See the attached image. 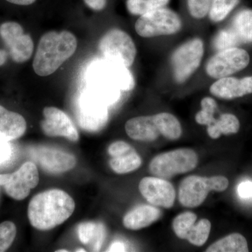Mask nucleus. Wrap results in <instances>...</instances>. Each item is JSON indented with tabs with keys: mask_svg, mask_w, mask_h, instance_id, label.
<instances>
[{
	"mask_svg": "<svg viewBox=\"0 0 252 252\" xmlns=\"http://www.w3.org/2000/svg\"><path fill=\"white\" fill-rule=\"evenodd\" d=\"M8 59V53L5 50L0 49V66L5 64Z\"/></svg>",
	"mask_w": 252,
	"mask_h": 252,
	"instance_id": "obj_40",
	"label": "nucleus"
},
{
	"mask_svg": "<svg viewBox=\"0 0 252 252\" xmlns=\"http://www.w3.org/2000/svg\"><path fill=\"white\" fill-rule=\"evenodd\" d=\"M78 235L81 243L90 245L93 252H99L106 238L103 223L85 222L78 227Z\"/></svg>",
	"mask_w": 252,
	"mask_h": 252,
	"instance_id": "obj_20",
	"label": "nucleus"
},
{
	"mask_svg": "<svg viewBox=\"0 0 252 252\" xmlns=\"http://www.w3.org/2000/svg\"><path fill=\"white\" fill-rule=\"evenodd\" d=\"M142 165V158L132 147L125 153L112 157L109 165L117 174H126L137 170Z\"/></svg>",
	"mask_w": 252,
	"mask_h": 252,
	"instance_id": "obj_22",
	"label": "nucleus"
},
{
	"mask_svg": "<svg viewBox=\"0 0 252 252\" xmlns=\"http://www.w3.org/2000/svg\"><path fill=\"white\" fill-rule=\"evenodd\" d=\"M57 252H67V250H58V251H56Z\"/></svg>",
	"mask_w": 252,
	"mask_h": 252,
	"instance_id": "obj_42",
	"label": "nucleus"
},
{
	"mask_svg": "<svg viewBox=\"0 0 252 252\" xmlns=\"http://www.w3.org/2000/svg\"><path fill=\"white\" fill-rule=\"evenodd\" d=\"M207 252H248L246 238L240 233H232L217 240L207 249Z\"/></svg>",
	"mask_w": 252,
	"mask_h": 252,
	"instance_id": "obj_25",
	"label": "nucleus"
},
{
	"mask_svg": "<svg viewBox=\"0 0 252 252\" xmlns=\"http://www.w3.org/2000/svg\"><path fill=\"white\" fill-rule=\"evenodd\" d=\"M198 162L197 154L190 149H178L158 154L149 164V171L155 177L171 178L192 171Z\"/></svg>",
	"mask_w": 252,
	"mask_h": 252,
	"instance_id": "obj_4",
	"label": "nucleus"
},
{
	"mask_svg": "<svg viewBox=\"0 0 252 252\" xmlns=\"http://www.w3.org/2000/svg\"><path fill=\"white\" fill-rule=\"evenodd\" d=\"M140 193L154 206L171 208L175 203L176 193L171 183L158 177H144L139 185Z\"/></svg>",
	"mask_w": 252,
	"mask_h": 252,
	"instance_id": "obj_15",
	"label": "nucleus"
},
{
	"mask_svg": "<svg viewBox=\"0 0 252 252\" xmlns=\"http://www.w3.org/2000/svg\"><path fill=\"white\" fill-rule=\"evenodd\" d=\"M204 43L200 38L190 39L175 50L171 58L173 77L183 84L198 69L204 56Z\"/></svg>",
	"mask_w": 252,
	"mask_h": 252,
	"instance_id": "obj_8",
	"label": "nucleus"
},
{
	"mask_svg": "<svg viewBox=\"0 0 252 252\" xmlns=\"http://www.w3.org/2000/svg\"><path fill=\"white\" fill-rule=\"evenodd\" d=\"M107 107L89 91L81 93L74 104V112L79 126L88 132L102 130L109 119Z\"/></svg>",
	"mask_w": 252,
	"mask_h": 252,
	"instance_id": "obj_9",
	"label": "nucleus"
},
{
	"mask_svg": "<svg viewBox=\"0 0 252 252\" xmlns=\"http://www.w3.org/2000/svg\"><path fill=\"white\" fill-rule=\"evenodd\" d=\"M14 154L12 145L7 142H0V165H5L11 160Z\"/></svg>",
	"mask_w": 252,
	"mask_h": 252,
	"instance_id": "obj_34",
	"label": "nucleus"
},
{
	"mask_svg": "<svg viewBox=\"0 0 252 252\" xmlns=\"http://www.w3.org/2000/svg\"><path fill=\"white\" fill-rule=\"evenodd\" d=\"M153 117L160 135L170 140L180 138L182 133V126L175 116L170 113L162 112Z\"/></svg>",
	"mask_w": 252,
	"mask_h": 252,
	"instance_id": "obj_23",
	"label": "nucleus"
},
{
	"mask_svg": "<svg viewBox=\"0 0 252 252\" xmlns=\"http://www.w3.org/2000/svg\"><path fill=\"white\" fill-rule=\"evenodd\" d=\"M182 22L177 13L167 8H160L142 15L135 25L136 32L144 38L177 34Z\"/></svg>",
	"mask_w": 252,
	"mask_h": 252,
	"instance_id": "obj_6",
	"label": "nucleus"
},
{
	"mask_svg": "<svg viewBox=\"0 0 252 252\" xmlns=\"http://www.w3.org/2000/svg\"><path fill=\"white\" fill-rule=\"evenodd\" d=\"M211 226V222L206 219L199 220L190 228L186 239L195 246H203L209 238Z\"/></svg>",
	"mask_w": 252,
	"mask_h": 252,
	"instance_id": "obj_27",
	"label": "nucleus"
},
{
	"mask_svg": "<svg viewBox=\"0 0 252 252\" xmlns=\"http://www.w3.org/2000/svg\"><path fill=\"white\" fill-rule=\"evenodd\" d=\"M212 94L218 98L233 99L252 94V76L242 79L227 77L217 79L210 88Z\"/></svg>",
	"mask_w": 252,
	"mask_h": 252,
	"instance_id": "obj_16",
	"label": "nucleus"
},
{
	"mask_svg": "<svg viewBox=\"0 0 252 252\" xmlns=\"http://www.w3.org/2000/svg\"><path fill=\"white\" fill-rule=\"evenodd\" d=\"M16 235V227L13 222L0 223V252L6 251L12 245Z\"/></svg>",
	"mask_w": 252,
	"mask_h": 252,
	"instance_id": "obj_31",
	"label": "nucleus"
},
{
	"mask_svg": "<svg viewBox=\"0 0 252 252\" xmlns=\"http://www.w3.org/2000/svg\"><path fill=\"white\" fill-rule=\"evenodd\" d=\"M74 209L75 203L69 194L60 189H51L32 199L28 206V219L36 229L51 230L72 216Z\"/></svg>",
	"mask_w": 252,
	"mask_h": 252,
	"instance_id": "obj_2",
	"label": "nucleus"
},
{
	"mask_svg": "<svg viewBox=\"0 0 252 252\" xmlns=\"http://www.w3.org/2000/svg\"><path fill=\"white\" fill-rule=\"evenodd\" d=\"M77 48V38L70 32H48L38 44L32 64L34 72L40 77L51 75L74 55Z\"/></svg>",
	"mask_w": 252,
	"mask_h": 252,
	"instance_id": "obj_3",
	"label": "nucleus"
},
{
	"mask_svg": "<svg viewBox=\"0 0 252 252\" xmlns=\"http://www.w3.org/2000/svg\"><path fill=\"white\" fill-rule=\"evenodd\" d=\"M230 29L240 43H252V9H245L239 11L232 21Z\"/></svg>",
	"mask_w": 252,
	"mask_h": 252,
	"instance_id": "obj_24",
	"label": "nucleus"
},
{
	"mask_svg": "<svg viewBox=\"0 0 252 252\" xmlns=\"http://www.w3.org/2000/svg\"><path fill=\"white\" fill-rule=\"evenodd\" d=\"M126 6L127 11L134 16H142L149 12L147 0H127Z\"/></svg>",
	"mask_w": 252,
	"mask_h": 252,
	"instance_id": "obj_33",
	"label": "nucleus"
},
{
	"mask_svg": "<svg viewBox=\"0 0 252 252\" xmlns=\"http://www.w3.org/2000/svg\"><path fill=\"white\" fill-rule=\"evenodd\" d=\"M125 129L130 138L142 142H153L160 135L153 116L132 118L126 122Z\"/></svg>",
	"mask_w": 252,
	"mask_h": 252,
	"instance_id": "obj_18",
	"label": "nucleus"
},
{
	"mask_svg": "<svg viewBox=\"0 0 252 252\" xmlns=\"http://www.w3.org/2000/svg\"><path fill=\"white\" fill-rule=\"evenodd\" d=\"M88 85L86 91L108 107L118 102L121 91L132 90L135 81L127 67L105 60L93 64Z\"/></svg>",
	"mask_w": 252,
	"mask_h": 252,
	"instance_id": "obj_1",
	"label": "nucleus"
},
{
	"mask_svg": "<svg viewBox=\"0 0 252 252\" xmlns=\"http://www.w3.org/2000/svg\"><path fill=\"white\" fill-rule=\"evenodd\" d=\"M240 44L238 38L230 28L220 31L213 41L214 47L219 51L228 48L236 47Z\"/></svg>",
	"mask_w": 252,
	"mask_h": 252,
	"instance_id": "obj_30",
	"label": "nucleus"
},
{
	"mask_svg": "<svg viewBox=\"0 0 252 252\" xmlns=\"http://www.w3.org/2000/svg\"><path fill=\"white\" fill-rule=\"evenodd\" d=\"M239 119L234 114H223L220 119H215L213 122L207 126V133L212 139L220 138V135H229L235 134L240 130Z\"/></svg>",
	"mask_w": 252,
	"mask_h": 252,
	"instance_id": "obj_21",
	"label": "nucleus"
},
{
	"mask_svg": "<svg viewBox=\"0 0 252 252\" xmlns=\"http://www.w3.org/2000/svg\"><path fill=\"white\" fill-rule=\"evenodd\" d=\"M147 1H148L149 11L165 7L170 2V0H147Z\"/></svg>",
	"mask_w": 252,
	"mask_h": 252,
	"instance_id": "obj_37",
	"label": "nucleus"
},
{
	"mask_svg": "<svg viewBox=\"0 0 252 252\" xmlns=\"http://www.w3.org/2000/svg\"><path fill=\"white\" fill-rule=\"evenodd\" d=\"M11 4L20 5V6H29L34 4L36 0H6Z\"/></svg>",
	"mask_w": 252,
	"mask_h": 252,
	"instance_id": "obj_39",
	"label": "nucleus"
},
{
	"mask_svg": "<svg viewBox=\"0 0 252 252\" xmlns=\"http://www.w3.org/2000/svg\"><path fill=\"white\" fill-rule=\"evenodd\" d=\"M248 51L238 47L221 50L207 61L205 71L209 77L219 79L230 77L243 70L250 64Z\"/></svg>",
	"mask_w": 252,
	"mask_h": 252,
	"instance_id": "obj_10",
	"label": "nucleus"
},
{
	"mask_svg": "<svg viewBox=\"0 0 252 252\" xmlns=\"http://www.w3.org/2000/svg\"><path fill=\"white\" fill-rule=\"evenodd\" d=\"M41 122L43 132L49 137H63L71 142L79 140V132L70 118L56 107H45Z\"/></svg>",
	"mask_w": 252,
	"mask_h": 252,
	"instance_id": "obj_14",
	"label": "nucleus"
},
{
	"mask_svg": "<svg viewBox=\"0 0 252 252\" xmlns=\"http://www.w3.org/2000/svg\"><path fill=\"white\" fill-rule=\"evenodd\" d=\"M217 109L216 101L210 97H204L201 101V110L195 115V121L200 125L208 126L215 121L214 114Z\"/></svg>",
	"mask_w": 252,
	"mask_h": 252,
	"instance_id": "obj_29",
	"label": "nucleus"
},
{
	"mask_svg": "<svg viewBox=\"0 0 252 252\" xmlns=\"http://www.w3.org/2000/svg\"><path fill=\"white\" fill-rule=\"evenodd\" d=\"M212 0H187L189 14L195 19L206 17L210 11Z\"/></svg>",
	"mask_w": 252,
	"mask_h": 252,
	"instance_id": "obj_32",
	"label": "nucleus"
},
{
	"mask_svg": "<svg viewBox=\"0 0 252 252\" xmlns=\"http://www.w3.org/2000/svg\"><path fill=\"white\" fill-rule=\"evenodd\" d=\"M98 48L106 61L127 68L133 64L137 55L131 36L119 29L107 32L99 40Z\"/></svg>",
	"mask_w": 252,
	"mask_h": 252,
	"instance_id": "obj_7",
	"label": "nucleus"
},
{
	"mask_svg": "<svg viewBox=\"0 0 252 252\" xmlns=\"http://www.w3.org/2000/svg\"><path fill=\"white\" fill-rule=\"evenodd\" d=\"M196 220V215L191 212H184L176 217L172 222V228L176 235L179 238L185 240Z\"/></svg>",
	"mask_w": 252,
	"mask_h": 252,
	"instance_id": "obj_28",
	"label": "nucleus"
},
{
	"mask_svg": "<svg viewBox=\"0 0 252 252\" xmlns=\"http://www.w3.org/2000/svg\"><path fill=\"white\" fill-rule=\"evenodd\" d=\"M26 129L27 124L22 115L0 105V142L19 138L24 135Z\"/></svg>",
	"mask_w": 252,
	"mask_h": 252,
	"instance_id": "obj_17",
	"label": "nucleus"
},
{
	"mask_svg": "<svg viewBox=\"0 0 252 252\" xmlns=\"http://www.w3.org/2000/svg\"><path fill=\"white\" fill-rule=\"evenodd\" d=\"M160 215L161 212L157 207L152 205H140L126 214L123 223L127 229L140 230L157 221Z\"/></svg>",
	"mask_w": 252,
	"mask_h": 252,
	"instance_id": "obj_19",
	"label": "nucleus"
},
{
	"mask_svg": "<svg viewBox=\"0 0 252 252\" xmlns=\"http://www.w3.org/2000/svg\"><path fill=\"white\" fill-rule=\"evenodd\" d=\"M37 167L32 162H26L11 174L0 175V186L4 187L9 196L16 200L27 198L32 189L39 183Z\"/></svg>",
	"mask_w": 252,
	"mask_h": 252,
	"instance_id": "obj_11",
	"label": "nucleus"
},
{
	"mask_svg": "<svg viewBox=\"0 0 252 252\" xmlns=\"http://www.w3.org/2000/svg\"><path fill=\"white\" fill-rule=\"evenodd\" d=\"M31 157L46 171L61 174L75 167L77 159L72 154L61 149L37 146L30 149Z\"/></svg>",
	"mask_w": 252,
	"mask_h": 252,
	"instance_id": "obj_13",
	"label": "nucleus"
},
{
	"mask_svg": "<svg viewBox=\"0 0 252 252\" xmlns=\"http://www.w3.org/2000/svg\"><path fill=\"white\" fill-rule=\"evenodd\" d=\"M240 0H212L208 15L212 22L223 21L235 9Z\"/></svg>",
	"mask_w": 252,
	"mask_h": 252,
	"instance_id": "obj_26",
	"label": "nucleus"
},
{
	"mask_svg": "<svg viewBox=\"0 0 252 252\" xmlns=\"http://www.w3.org/2000/svg\"><path fill=\"white\" fill-rule=\"evenodd\" d=\"M126 247L124 244L121 242H115L109 246L107 252H125Z\"/></svg>",
	"mask_w": 252,
	"mask_h": 252,
	"instance_id": "obj_38",
	"label": "nucleus"
},
{
	"mask_svg": "<svg viewBox=\"0 0 252 252\" xmlns=\"http://www.w3.org/2000/svg\"><path fill=\"white\" fill-rule=\"evenodd\" d=\"M85 4L94 11H102L107 6V0H84Z\"/></svg>",
	"mask_w": 252,
	"mask_h": 252,
	"instance_id": "obj_36",
	"label": "nucleus"
},
{
	"mask_svg": "<svg viewBox=\"0 0 252 252\" xmlns=\"http://www.w3.org/2000/svg\"><path fill=\"white\" fill-rule=\"evenodd\" d=\"M0 36L7 46L10 56L14 62L23 63L31 59L34 43L29 34H25L19 23H2L0 26Z\"/></svg>",
	"mask_w": 252,
	"mask_h": 252,
	"instance_id": "obj_12",
	"label": "nucleus"
},
{
	"mask_svg": "<svg viewBox=\"0 0 252 252\" xmlns=\"http://www.w3.org/2000/svg\"><path fill=\"white\" fill-rule=\"evenodd\" d=\"M229 182L223 176L204 177L192 175L182 181L179 189V200L183 206L194 208L202 205L208 195L209 192L224 191Z\"/></svg>",
	"mask_w": 252,
	"mask_h": 252,
	"instance_id": "obj_5",
	"label": "nucleus"
},
{
	"mask_svg": "<svg viewBox=\"0 0 252 252\" xmlns=\"http://www.w3.org/2000/svg\"><path fill=\"white\" fill-rule=\"evenodd\" d=\"M238 195L242 198H252V182H242L238 187Z\"/></svg>",
	"mask_w": 252,
	"mask_h": 252,
	"instance_id": "obj_35",
	"label": "nucleus"
},
{
	"mask_svg": "<svg viewBox=\"0 0 252 252\" xmlns=\"http://www.w3.org/2000/svg\"><path fill=\"white\" fill-rule=\"evenodd\" d=\"M76 252H85L86 250H84V249H78V250H76Z\"/></svg>",
	"mask_w": 252,
	"mask_h": 252,
	"instance_id": "obj_41",
	"label": "nucleus"
}]
</instances>
